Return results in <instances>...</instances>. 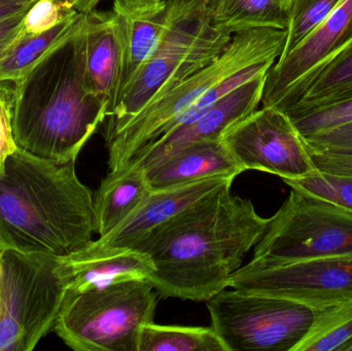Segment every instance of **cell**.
Here are the masks:
<instances>
[{"label":"cell","mask_w":352,"mask_h":351,"mask_svg":"<svg viewBox=\"0 0 352 351\" xmlns=\"http://www.w3.org/2000/svg\"><path fill=\"white\" fill-rule=\"evenodd\" d=\"M12 107L14 84L0 82V172L8 157L18 150L12 127Z\"/></svg>","instance_id":"obj_30"},{"label":"cell","mask_w":352,"mask_h":351,"mask_svg":"<svg viewBox=\"0 0 352 351\" xmlns=\"http://www.w3.org/2000/svg\"><path fill=\"white\" fill-rule=\"evenodd\" d=\"M228 183L148 233L135 249L154 264L148 280L161 298L206 302L228 288L270 218Z\"/></svg>","instance_id":"obj_1"},{"label":"cell","mask_w":352,"mask_h":351,"mask_svg":"<svg viewBox=\"0 0 352 351\" xmlns=\"http://www.w3.org/2000/svg\"><path fill=\"white\" fill-rule=\"evenodd\" d=\"M344 351H352V342H351V343H349V346L345 348Z\"/></svg>","instance_id":"obj_36"},{"label":"cell","mask_w":352,"mask_h":351,"mask_svg":"<svg viewBox=\"0 0 352 351\" xmlns=\"http://www.w3.org/2000/svg\"><path fill=\"white\" fill-rule=\"evenodd\" d=\"M211 24L230 35L260 28L287 29L293 0H205Z\"/></svg>","instance_id":"obj_20"},{"label":"cell","mask_w":352,"mask_h":351,"mask_svg":"<svg viewBox=\"0 0 352 351\" xmlns=\"http://www.w3.org/2000/svg\"><path fill=\"white\" fill-rule=\"evenodd\" d=\"M66 293L60 257L0 253V351H31L54 331Z\"/></svg>","instance_id":"obj_7"},{"label":"cell","mask_w":352,"mask_h":351,"mask_svg":"<svg viewBox=\"0 0 352 351\" xmlns=\"http://www.w3.org/2000/svg\"><path fill=\"white\" fill-rule=\"evenodd\" d=\"M302 137L352 122V98L289 117Z\"/></svg>","instance_id":"obj_28"},{"label":"cell","mask_w":352,"mask_h":351,"mask_svg":"<svg viewBox=\"0 0 352 351\" xmlns=\"http://www.w3.org/2000/svg\"><path fill=\"white\" fill-rule=\"evenodd\" d=\"M72 3L76 12L82 14H88L96 10V6L100 3L101 0H65Z\"/></svg>","instance_id":"obj_35"},{"label":"cell","mask_w":352,"mask_h":351,"mask_svg":"<svg viewBox=\"0 0 352 351\" xmlns=\"http://www.w3.org/2000/svg\"><path fill=\"white\" fill-rule=\"evenodd\" d=\"M97 233L92 191L76 162L59 163L18 150L0 172V245L25 253L66 257Z\"/></svg>","instance_id":"obj_3"},{"label":"cell","mask_w":352,"mask_h":351,"mask_svg":"<svg viewBox=\"0 0 352 351\" xmlns=\"http://www.w3.org/2000/svg\"><path fill=\"white\" fill-rule=\"evenodd\" d=\"M36 0H0V21L25 12Z\"/></svg>","instance_id":"obj_33"},{"label":"cell","mask_w":352,"mask_h":351,"mask_svg":"<svg viewBox=\"0 0 352 351\" xmlns=\"http://www.w3.org/2000/svg\"><path fill=\"white\" fill-rule=\"evenodd\" d=\"M151 192L146 169L128 165L109 171L94 195L99 237L107 236L125 222Z\"/></svg>","instance_id":"obj_19"},{"label":"cell","mask_w":352,"mask_h":351,"mask_svg":"<svg viewBox=\"0 0 352 351\" xmlns=\"http://www.w3.org/2000/svg\"><path fill=\"white\" fill-rule=\"evenodd\" d=\"M138 351H227L212 327L148 324L140 332Z\"/></svg>","instance_id":"obj_23"},{"label":"cell","mask_w":352,"mask_h":351,"mask_svg":"<svg viewBox=\"0 0 352 351\" xmlns=\"http://www.w3.org/2000/svg\"><path fill=\"white\" fill-rule=\"evenodd\" d=\"M85 20L12 82L16 146L38 158L76 162L109 115V104L87 80Z\"/></svg>","instance_id":"obj_2"},{"label":"cell","mask_w":352,"mask_h":351,"mask_svg":"<svg viewBox=\"0 0 352 351\" xmlns=\"http://www.w3.org/2000/svg\"><path fill=\"white\" fill-rule=\"evenodd\" d=\"M132 12H146L159 8L165 0H118Z\"/></svg>","instance_id":"obj_34"},{"label":"cell","mask_w":352,"mask_h":351,"mask_svg":"<svg viewBox=\"0 0 352 351\" xmlns=\"http://www.w3.org/2000/svg\"><path fill=\"white\" fill-rule=\"evenodd\" d=\"M267 76L268 73L256 76L234 89L195 121L175 128L136 152L125 166L146 169L186 144L221 139L232 124L258 109Z\"/></svg>","instance_id":"obj_13"},{"label":"cell","mask_w":352,"mask_h":351,"mask_svg":"<svg viewBox=\"0 0 352 351\" xmlns=\"http://www.w3.org/2000/svg\"><path fill=\"white\" fill-rule=\"evenodd\" d=\"M154 269L150 257L138 249L101 247L94 240L72 255L60 257V272L68 292L148 278Z\"/></svg>","instance_id":"obj_16"},{"label":"cell","mask_w":352,"mask_h":351,"mask_svg":"<svg viewBox=\"0 0 352 351\" xmlns=\"http://www.w3.org/2000/svg\"><path fill=\"white\" fill-rule=\"evenodd\" d=\"M228 288L287 299L322 310L352 299V257L283 265H266L252 260L232 274Z\"/></svg>","instance_id":"obj_10"},{"label":"cell","mask_w":352,"mask_h":351,"mask_svg":"<svg viewBox=\"0 0 352 351\" xmlns=\"http://www.w3.org/2000/svg\"><path fill=\"white\" fill-rule=\"evenodd\" d=\"M287 29L260 28L236 33L210 63L157 97L138 115L105 136L109 171L125 166L132 157L173 129L176 122L207 92L241 70L275 63L283 54Z\"/></svg>","instance_id":"obj_4"},{"label":"cell","mask_w":352,"mask_h":351,"mask_svg":"<svg viewBox=\"0 0 352 351\" xmlns=\"http://www.w3.org/2000/svg\"><path fill=\"white\" fill-rule=\"evenodd\" d=\"M234 179L208 177L152 191L125 222L107 236L99 237L94 242L101 247L135 249L148 233L166 224L178 214L226 183H233Z\"/></svg>","instance_id":"obj_15"},{"label":"cell","mask_w":352,"mask_h":351,"mask_svg":"<svg viewBox=\"0 0 352 351\" xmlns=\"http://www.w3.org/2000/svg\"><path fill=\"white\" fill-rule=\"evenodd\" d=\"M86 14L78 12L61 24L41 34L22 33L0 59V82H14L47 52L80 28Z\"/></svg>","instance_id":"obj_21"},{"label":"cell","mask_w":352,"mask_h":351,"mask_svg":"<svg viewBox=\"0 0 352 351\" xmlns=\"http://www.w3.org/2000/svg\"><path fill=\"white\" fill-rule=\"evenodd\" d=\"M341 0H293L287 39L280 57L293 51L312 31L316 30ZM278 58V59H279ZM277 59V60H278Z\"/></svg>","instance_id":"obj_25"},{"label":"cell","mask_w":352,"mask_h":351,"mask_svg":"<svg viewBox=\"0 0 352 351\" xmlns=\"http://www.w3.org/2000/svg\"><path fill=\"white\" fill-rule=\"evenodd\" d=\"M84 45L87 80L97 96L109 104V115L121 96L125 72L123 31L113 10L86 14Z\"/></svg>","instance_id":"obj_14"},{"label":"cell","mask_w":352,"mask_h":351,"mask_svg":"<svg viewBox=\"0 0 352 351\" xmlns=\"http://www.w3.org/2000/svg\"><path fill=\"white\" fill-rule=\"evenodd\" d=\"M175 5L176 0H165L154 10L132 12L118 0L113 1V10L121 23L125 47L122 92L160 47L173 22Z\"/></svg>","instance_id":"obj_18"},{"label":"cell","mask_w":352,"mask_h":351,"mask_svg":"<svg viewBox=\"0 0 352 351\" xmlns=\"http://www.w3.org/2000/svg\"><path fill=\"white\" fill-rule=\"evenodd\" d=\"M352 342V299L322 310L295 351H344Z\"/></svg>","instance_id":"obj_24"},{"label":"cell","mask_w":352,"mask_h":351,"mask_svg":"<svg viewBox=\"0 0 352 351\" xmlns=\"http://www.w3.org/2000/svg\"><path fill=\"white\" fill-rule=\"evenodd\" d=\"M316 170L335 175L352 177V155L309 152Z\"/></svg>","instance_id":"obj_31"},{"label":"cell","mask_w":352,"mask_h":351,"mask_svg":"<svg viewBox=\"0 0 352 351\" xmlns=\"http://www.w3.org/2000/svg\"><path fill=\"white\" fill-rule=\"evenodd\" d=\"M211 327L227 351H295L316 317L307 305L232 288L206 301Z\"/></svg>","instance_id":"obj_9"},{"label":"cell","mask_w":352,"mask_h":351,"mask_svg":"<svg viewBox=\"0 0 352 351\" xmlns=\"http://www.w3.org/2000/svg\"><path fill=\"white\" fill-rule=\"evenodd\" d=\"M65 0H36L29 8L23 20V33L41 34L78 14Z\"/></svg>","instance_id":"obj_27"},{"label":"cell","mask_w":352,"mask_h":351,"mask_svg":"<svg viewBox=\"0 0 352 351\" xmlns=\"http://www.w3.org/2000/svg\"><path fill=\"white\" fill-rule=\"evenodd\" d=\"M1 251H2V247H1V245H0V253H1Z\"/></svg>","instance_id":"obj_37"},{"label":"cell","mask_w":352,"mask_h":351,"mask_svg":"<svg viewBox=\"0 0 352 351\" xmlns=\"http://www.w3.org/2000/svg\"><path fill=\"white\" fill-rule=\"evenodd\" d=\"M302 138L309 152L352 155V122Z\"/></svg>","instance_id":"obj_29"},{"label":"cell","mask_w":352,"mask_h":351,"mask_svg":"<svg viewBox=\"0 0 352 351\" xmlns=\"http://www.w3.org/2000/svg\"><path fill=\"white\" fill-rule=\"evenodd\" d=\"M232 36L212 26L205 0H176L173 22L164 39L124 89L105 120V136L125 125L151 101L210 63Z\"/></svg>","instance_id":"obj_5"},{"label":"cell","mask_w":352,"mask_h":351,"mask_svg":"<svg viewBox=\"0 0 352 351\" xmlns=\"http://www.w3.org/2000/svg\"><path fill=\"white\" fill-rule=\"evenodd\" d=\"M159 294L148 278L82 292L66 291L54 332L76 351H138Z\"/></svg>","instance_id":"obj_6"},{"label":"cell","mask_w":352,"mask_h":351,"mask_svg":"<svg viewBox=\"0 0 352 351\" xmlns=\"http://www.w3.org/2000/svg\"><path fill=\"white\" fill-rule=\"evenodd\" d=\"M27 10L0 21V59L22 35L23 20Z\"/></svg>","instance_id":"obj_32"},{"label":"cell","mask_w":352,"mask_h":351,"mask_svg":"<svg viewBox=\"0 0 352 351\" xmlns=\"http://www.w3.org/2000/svg\"><path fill=\"white\" fill-rule=\"evenodd\" d=\"M283 181L291 189L299 190L352 212V177L316 170L307 177Z\"/></svg>","instance_id":"obj_26"},{"label":"cell","mask_w":352,"mask_h":351,"mask_svg":"<svg viewBox=\"0 0 352 351\" xmlns=\"http://www.w3.org/2000/svg\"><path fill=\"white\" fill-rule=\"evenodd\" d=\"M352 84V49L333 62L294 94L283 109L289 117L326 106Z\"/></svg>","instance_id":"obj_22"},{"label":"cell","mask_w":352,"mask_h":351,"mask_svg":"<svg viewBox=\"0 0 352 351\" xmlns=\"http://www.w3.org/2000/svg\"><path fill=\"white\" fill-rule=\"evenodd\" d=\"M352 257V212L292 189L254 247V261L283 265L306 260Z\"/></svg>","instance_id":"obj_8"},{"label":"cell","mask_w":352,"mask_h":351,"mask_svg":"<svg viewBox=\"0 0 352 351\" xmlns=\"http://www.w3.org/2000/svg\"><path fill=\"white\" fill-rule=\"evenodd\" d=\"M352 49V0H341L326 20L269 70L263 106L280 107L314 76Z\"/></svg>","instance_id":"obj_12"},{"label":"cell","mask_w":352,"mask_h":351,"mask_svg":"<svg viewBox=\"0 0 352 351\" xmlns=\"http://www.w3.org/2000/svg\"><path fill=\"white\" fill-rule=\"evenodd\" d=\"M221 141L240 166L296 179L316 172L301 134L289 115L275 106H263L232 124Z\"/></svg>","instance_id":"obj_11"},{"label":"cell","mask_w":352,"mask_h":351,"mask_svg":"<svg viewBox=\"0 0 352 351\" xmlns=\"http://www.w3.org/2000/svg\"><path fill=\"white\" fill-rule=\"evenodd\" d=\"M146 170L152 191L208 177L236 179L244 172L221 139L186 144Z\"/></svg>","instance_id":"obj_17"}]
</instances>
